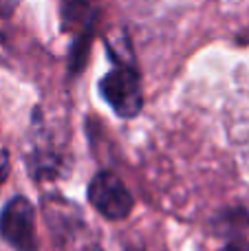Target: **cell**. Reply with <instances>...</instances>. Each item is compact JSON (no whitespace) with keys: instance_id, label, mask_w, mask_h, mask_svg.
I'll return each instance as SVG.
<instances>
[{"instance_id":"cell-2","label":"cell","mask_w":249,"mask_h":251,"mask_svg":"<svg viewBox=\"0 0 249 251\" xmlns=\"http://www.w3.org/2000/svg\"><path fill=\"white\" fill-rule=\"evenodd\" d=\"M0 236L16 251H35V209L25 196H16L0 214Z\"/></svg>"},{"instance_id":"cell-5","label":"cell","mask_w":249,"mask_h":251,"mask_svg":"<svg viewBox=\"0 0 249 251\" xmlns=\"http://www.w3.org/2000/svg\"><path fill=\"white\" fill-rule=\"evenodd\" d=\"M62 18L64 25L73 29L84 26V31H93V18H95L93 0H62Z\"/></svg>"},{"instance_id":"cell-6","label":"cell","mask_w":249,"mask_h":251,"mask_svg":"<svg viewBox=\"0 0 249 251\" xmlns=\"http://www.w3.org/2000/svg\"><path fill=\"white\" fill-rule=\"evenodd\" d=\"M9 170H11V159H9V152L4 146H0V183L7 181Z\"/></svg>"},{"instance_id":"cell-3","label":"cell","mask_w":249,"mask_h":251,"mask_svg":"<svg viewBox=\"0 0 249 251\" xmlns=\"http://www.w3.org/2000/svg\"><path fill=\"white\" fill-rule=\"evenodd\" d=\"M91 205L108 221H122L132 212V196L113 172H100L88 185Z\"/></svg>"},{"instance_id":"cell-4","label":"cell","mask_w":249,"mask_h":251,"mask_svg":"<svg viewBox=\"0 0 249 251\" xmlns=\"http://www.w3.org/2000/svg\"><path fill=\"white\" fill-rule=\"evenodd\" d=\"M53 207H55V212L47 209V216L57 218V223L51 227L57 229L62 251H106L104 243H101V236L93 227H88L79 218V214L73 218L75 207H66V212H62L55 203H53Z\"/></svg>"},{"instance_id":"cell-1","label":"cell","mask_w":249,"mask_h":251,"mask_svg":"<svg viewBox=\"0 0 249 251\" xmlns=\"http://www.w3.org/2000/svg\"><path fill=\"white\" fill-rule=\"evenodd\" d=\"M100 93L119 117H135L144 108V88L132 64L119 62L100 82Z\"/></svg>"},{"instance_id":"cell-7","label":"cell","mask_w":249,"mask_h":251,"mask_svg":"<svg viewBox=\"0 0 249 251\" xmlns=\"http://www.w3.org/2000/svg\"><path fill=\"white\" fill-rule=\"evenodd\" d=\"M221 251H249V245L247 243H243V240H236V243H229V245H225Z\"/></svg>"}]
</instances>
